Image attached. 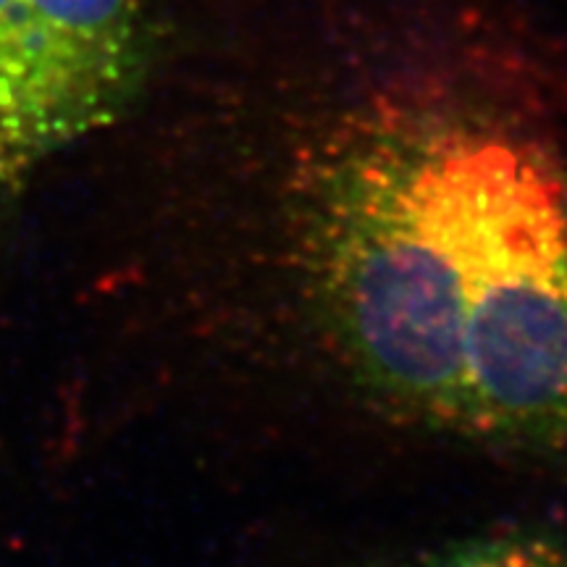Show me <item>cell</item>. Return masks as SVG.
<instances>
[{
    "instance_id": "7a4b0ae2",
    "label": "cell",
    "mask_w": 567,
    "mask_h": 567,
    "mask_svg": "<svg viewBox=\"0 0 567 567\" xmlns=\"http://www.w3.org/2000/svg\"><path fill=\"white\" fill-rule=\"evenodd\" d=\"M145 61L140 0H0V197L116 122Z\"/></svg>"
},
{
    "instance_id": "6da1fadb",
    "label": "cell",
    "mask_w": 567,
    "mask_h": 567,
    "mask_svg": "<svg viewBox=\"0 0 567 567\" xmlns=\"http://www.w3.org/2000/svg\"><path fill=\"white\" fill-rule=\"evenodd\" d=\"M295 266L373 400L471 442L567 444V172L473 116L339 142L295 200Z\"/></svg>"
},
{
    "instance_id": "3957f363",
    "label": "cell",
    "mask_w": 567,
    "mask_h": 567,
    "mask_svg": "<svg viewBox=\"0 0 567 567\" xmlns=\"http://www.w3.org/2000/svg\"><path fill=\"white\" fill-rule=\"evenodd\" d=\"M417 567H567V549L544 536L502 534L439 551Z\"/></svg>"
}]
</instances>
